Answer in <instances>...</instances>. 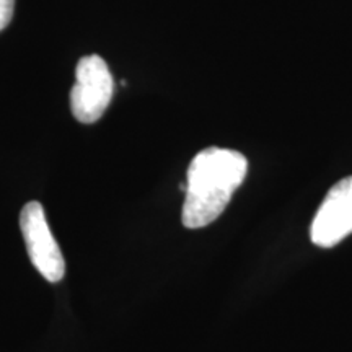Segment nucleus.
Returning <instances> with one entry per match:
<instances>
[{
  "mask_svg": "<svg viewBox=\"0 0 352 352\" xmlns=\"http://www.w3.org/2000/svg\"><path fill=\"white\" fill-rule=\"evenodd\" d=\"M248 173L243 153L209 147L192 158L188 168L182 220L186 228H202L226 210L232 196Z\"/></svg>",
  "mask_w": 352,
  "mask_h": 352,
  "instance_id": "obj_1",
  "label": "nucleus"
},
{
  "mask_svg": "<svg viewBox=\"0 0 352 352\" xmlns=\"http://www.w3.org/2000/svg\"><path fill=\"white\" fill-rule=\"evenodd\" d=\"M114 95V80L108 64L100 56H85L76 69V85L70 91V109L83 124H94L103 116Z\"/></svg>",
  "mask_w": 352,
  "mask_h": 352,
  "instance_id": "obj_2",
  "label": "nucleus"
},
{
  "mask_svg": "<svg viewBox=\"0 0 352 352\" xmlns=\"http://www.w3.org/2000/svg\"><path fill=\"white\" fill-rule=\"evenodd\" d=\"M20 228L26 252L39 274L52 284L63 280L65 276L64 256L47 226L43 206L38 201L28 202L21 209Z\"/></svg>",
  "mask_w": 352,
  "mask_h": 352,
  "instance_id": "obj_3",
  "label": "nucleus"
},
{
  "mask_svg": "<svg viewBox=\"0 0 352 352\" xmlns=\"http://www.w3.org/2000/svg\"><path fill=\"white\" fill-rule=\"evenodd\" d=\"M352 233V176L338 182L321 202L310 227V239L321 248H333Z\"/></svg>",
  "mask_w": 352,
  "mask_h": 352,
  "instance_id": "obj_4",
  "label": "nucleus"
},
{
  "mask_svg": "<svg viewBox=\"0 0 352 352\" xmlns=\"http://www.w3.org/2000/svg\"><path fill=\"white\" fill-rule=\"evenodd\" d=\"M15 0H0V32L6 30L12 21Z\"/></svg>",
  "mask_w": 352,
  "mask_h": 352,
  "instance_id": "obj_5",
  "label": "nucleus"
}]
</instances>
